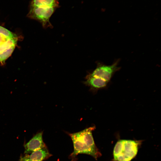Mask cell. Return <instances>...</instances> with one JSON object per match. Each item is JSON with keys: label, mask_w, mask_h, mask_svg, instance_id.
Instances as JSON below:
<instances>
[{"label": "cell", "mask_w": 161, "mask_h": 161, "mask_svg": "<svg viewBox=\"0 0 161 161\" xmlns=\"http://www.w3.org/2000/svg\"><path fill=\"white\" fill-rule=\"evenodd\" d=\"M95 126L86 128L78 132L68 134L72 140L74 150L69 157L71 161H76L77 156L79 154L90 155L95 159L101 155L96 146L92 135Z\"/></svg>", "instance_id": "1"}, {"label": "cell", "mask_w": 161, "mask_h": 161, "mask_svg": "<svg viewBox=\"0 0 161 161\" xmlns=\"http://www.w3.org/2000/svg\"><path fill=\"white\" fill-rule=\"evenodd\" d=\"M140 143V141L119 140L114 148V161H131L137 155Z\"/></svg>", "instance_id": "2"}, {"label": "cell", "mask_w": 161, "mask_h": 161, "mask_svg": "<svg viewBox=\"0 0 161 161\" xmlns=\"http://www.w3.org/2000/svg\"><path fill=\"white\" fill-rule=\"evenodd\" d=\"M18 40L15 34L0 26V62L2 64L13 52Z\"/></svg>", "instance_id": "3"}, {"label": "cell", "mask_w": 161, "mask_h": 161, "mask_svg": "<svg viewBox=\"0 0 161 161\" xmlns=\"http://www.w3.org/2000/svg\"><path fill=\"white\" fill-rule=\"evenodd\" d=\"M57 8L51 7L30 6L28 16L41 23L44 27H52L49 19Z\"/></svg>", "instance_id": "4"}, {"label": "cell", "mask_w": 161, "mask_h": 161, "mask_svg": "<svg viewBox=\"0 0 161 161\" xmlns=\"http://www.w3.org/2000/svg\"><path fill=\"white\" fill-rule=\"evenodd\" d=\"M116 62L110 65H100L90 74L92 76L100 78L108 82L114 73L119 68Z\"/></svg>", "instance_id": "5"}, {"label": "cell", "mask_w": 161, "mask_h": 161, "mask_svg": "<svg viewBox=\"0 0 161 161\" xmlns=\"http://www.w3.org/2000/svg\"><path fill=\"white\" fill-rule=\"evenodd\" d=\"M43 132L36 133L24 145V154H29L46 147L43 139Z\"/></svg>", "instance_id": "6"}, {"label": "cell", "mask_w": 161, "mask_h": 161, "mask_svg": "<svg viewBox=\"0 0 161 161\" xmlns=\"http://www.w3.org/2000/svg\"><path fill=\"white\" fill-rule=\"evenodd\" d=\"M30 154H24L20 157L19 161H43L52 156L47 146L34 151Z\"/></svg>", "instance_id": "7"}, {"label": "cell", "mask_w": 161, "mask_h": 161, "mask_svg": "<svg viewBox=\"0 0 161 161\" xmlns=\"http://www.w3.org/2000/svg\"><path fill=\"white\" fill-rule=\"evenodd\" d=\"M84 83L94 90H97L106 86L108 82L99 78L92 76L90 74L86 77Z\"/></svg>", "instance_id": "8"}, {"label": "cell", "mask_w": 161, "mask_h": 161, "mask_svg": "<svg viewBox=\"0 0 161 161\" xmlns=\"http://www.w3.org/2000/svg\"><path fill=\"white\" fill-rule=\"evenodd\" d=\"M58 3L57 0H32L30 6L51 7L57 8Z\"/></svg>", "instance_id": "9"}]
</instances>
